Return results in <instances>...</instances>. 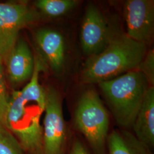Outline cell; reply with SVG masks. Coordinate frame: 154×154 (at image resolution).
<instances>
[{
	"instance_id": "cell-17",
	"label": "cell",
	"mask_w": 154,
	"mask_h": 154,
	"mask_svg": "<svg viewBox=\"0 0 154 154\" xmlns=\"http://www.w3.org/2000/svg\"><path fill=\"white\" fill-rule=\"evenodd\" d=\"M138 70L146 78L150 86L154 85V51L149 50L146 53L143 61L138 67Z\"/></svg>"
},
{
	"instance_id": "cell-1",
	"label": "cell",
	"mask_w": 154,
	"mask_h": 154,
	"mask_svg": "<svg viewBox=\"0 0 154 154\" xmlns=\"http://www.w3.org/2000/svg\"><path fill=\"white\" fill-rule=\"evenodd\" d=\"M146 53V44L127 35L114 37L102 51L88 58L83 69L82 79L86 83H99L138 70Z\"/></svg>"
},
{
	"instance_id": "cell-2",
	"label": "cell",
	"mask_w": 154,
	"mask_h": 154,
	"mask_svg": "<svg viewBox=\"0 0 154 154\" xmlns=\"http://www.w3.org/2000/svg\"><path fill=\"white\" fill-rule=\"evenodd\" d=\"M116 122L128 128L132 125L150 86L138 70L98 83Z\"/></svg>"
},
{
	"instance_id": "cell-11",
	"label": "cell",
	"mask_w": 154,
	"mask_h": 154,
	"mask_svg": "<svg viewBox=\"0 0 154 154\" xmlns=\"http://www.w3.org/2000/svg\"><path fill=\"white\" fill-rule=\"evenodd\" d=\"M134 135L147 147H154V88L149 86L132 125Z\"/></svg>"
},
{
	"instance_id": "cell-4",
	"label": "cell",
	"mask_w": 154,
	"mask_h": 154,
	"mask_svg": "<svg viewBox=\"0 0 154 154\" xmlns=\"http://www.w3.org/2000/svg\"><path fill=\"white\" fill-rule=\"evenodd\" d=\"M74 124L94 154H107L109 116L95 90H87L81 97L75 111Z\"/></svg>"
},
{
	"instance_id": "cell-15",
	"label": "cell",
	"mask_w": 154,
	"mask_h": 154,
	"mask_svg": "<svg viewBox=\"0 0 154 154\" xmlns=\"http://www.w3.org/2000/svg\"><path fill=\"white\" fill-rule=\"evenodd\" d=\"M0 154H24L16 137L6 127L0 126Z\"/></svg>"
},
{
	"instance_id": "cell-5",
	"label": "cell",
	"mask_w": 154,
	"mask_h": 154,
	"mask_svg": "<svg viewBox=\"0 0 154 154\" xmlns=\"http://www.w3.org/2000/svg\"><path fill=\"white\" fill-rule=\"evenodd\" d=\"M45 95L43 154H65L67 135L61 96L51 88Z\"/></svg>"
},
{
	"instance_id": "cell-7",
	"label": "cell",
	"mask_w": 154,
	"mask_h": 154,
	"mask_svg": "<svg viewBox=\"0 0 154 154\" xmlns=\"http://www.w3.org/2000/svg\"><path fill=\"white\" fill-rule=\"evenodd\" d=\"M114 37L105 17L94 5L87 7L81 32L83 52L88 57L102 51Z\"/></svg>"
},
{
	"instance_id": "cell-18",
	"label": "cell",
	"mask_w": 154,
	"mask_h": 154,
	"mask_svg": "<svg viewBox=\"0 0 154 154\" xmlns=\"http://www.w3.org/2000/svg\"><path fill=\"white\" fill-rule=\"evenodd\" d=\"M68 154H90L83 144L82 142L79 139H74L72 142L70 150Z\"/></svg>"
},
{
	"instance_id": "cell-14",
	"label": "cell",
	"mask_w": 154,
	"mask_h": 154,
	"mask_svg": "<svg viewBox=\"0 0 154 154\" xmlns=\"http://www.w3.org/2000/svg\"><path fill=\"white\" fill-rule=\"evenodd\" d=\"M77 3L75 0H38L35 5L46 16L57 17L72 10Z\"/></svg>"
},
{
	"instance_id": "cell-10",
	"label": "cell",
	"mask_w": 154,
	"mask_h": 154,
	"mask_svg": "<svg viewBox=\"0 0 154 154\" xmlns=\"http://www.w3.org/2000/svg\"><path fill=\"white\" fill-rule=\"evenodd\" d=\"M36 41L54 72L60 73L64 66L65 46L63 36L58 32L44 29L36 34Z\"/></svg>"
},
{
	"instance_id": "cell-8",
	"label": "cell",
	"mask_w": 154,
	"mask_h": 154,
	"mask_svg": "<svg viewBox=\"0 0 154 154\" xmlns=\"http://www.w3.org/2000/svg\"><path fill=\"white\" fill-rule=\"evenodd\" d=\"M127 35L146 44L154 34V1L129 0L125 5Z\"/></svg>"
},
{
	"instance_id": "cell-13",
	"label": "cell",
	"mask_w": 154,
	"mask_h": 154,
	"mask_svg": "<svg viewBox=\"0 0 154 154\" xmlns=\"http://www.w3.org/2000/svg\"><path fill=\"white\" fill-rule=\"evenodd\" d=\"M43 65L38 59L34 60V67L30 82L20 91L25 100L35 103L44 112L45 107V90L39 83V74L42 70Z\"/></svg>"
},
{
	"instance_id": "cell-12",
	"label": "cell",
	"mask_w": 154,
	"mask_h": 154,
	"mask_svg": "<svg viewBox=\"0 0 154 154\" xmlns=\"http://www.w3.org/2000/svg\"><path fill=\"white\" fill-rule=\"evenodd\" d=\"M108 154H152L151 150L127 130H114L107 140Z\"/></svg>"
},
{
	"instance_id": "cell-3",
	"label": "cell",
	"mask_w": 154,
	"mask_h": 154,
	"mask_svg": "<svg viewBox=\"0 0 154 154\" xmlns=\"http://www.w3.org/2000/svg\"><path fill=\"white\" fill-rule=\"evenodd\" d=\"M42 112L35 103L23 99L20 91H13L9 97L6 128L30 154H43Z\"/></svg>"
},
{
	"instance_id": "cell-16",
	"label": "cell",
	"mask_w": 154,
	"mask_h": 154,
	"mask_svg": "<svg viewBox=\"0 0 154 154\" xmlns=\"http://www.w3.org/2000/svg\"><path fill=\"white\" fill-rule=\"evenodd\" d=\"M9 97L6 85L2 58L0 57V126L5 127Z\"/></svg>"
},
{
	"instance_id": "cell-9",
	"label": "cell",
	"mask_w": 154,
	"mask_h": 154,
	"mask_svg": "<svg viewBox=\"0 0 154 154\" xmlns=\"http://www.w3.org/2000/svg\"><path fill=\"white\" fill-rule=\"evenodd\" d=\"M4 58L7 73L11 82H23L31 78L34 59L28 43L23 39H18Z\"/></svg>"
},
{
	"instance_id": "cell-6",
	"label": "cell",
	"mask_w": 154,
	"mask_h": 154,
	"mask_svg": "<svg viewBox=\"0 0 154 154\" xmlns=\"http://www.w3.org/2000/svg\"><path fill=\"white\" fill-rule=\"evenodd\" d=\"M38 18V14L24 2H0L1 58L16 45L21 29Z\"/></svg>"
}]
</instances>
